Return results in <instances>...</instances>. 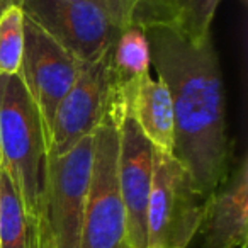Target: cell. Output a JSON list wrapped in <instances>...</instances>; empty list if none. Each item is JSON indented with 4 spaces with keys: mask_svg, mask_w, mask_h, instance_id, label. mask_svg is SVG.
Masks as SVG:
<instances>
[{
    "mask_svg": "<svg viewBox=\"0 0 248 248\" xmlns=\"http://www.w3.org/2000/svg\"><path fill=\"white\" fill-rule=\"evenodd\" d=\"M140 24L148 39L150 65L155 66L172 99L175 124L172 155L207 199L233 167L217 53L211 38L194 43L169 17H150Z\"/></svg>",
    "mask_w": 248,
    "mask_h": 248,
    "instance_id": "cell-1",
    "label": "cell"
},
{
    "mask_svg": "<svg viewBox=\"0 0 248 248\" xmlns=\"http://www.w3.org/2000/svg\"><path fill=\"white\" fill-rule=\"evenodd\" d=\"M24 21L21 5H11L0 14V75H17L21 72Z\"/></svg>",
    "mask_w": 248,
    "mask_h": 248,
    "instance_id": "cell-14",
    "label": "cell"
},
{
    "mask_svg": "<svg viewBox=\"0 0 248 248\" xmlns=\"http://www.w3.org/2000/svg\"><path fill=\"white\" fill-rule=\"evenodd\" d=\"M80 62L75 56L26 17L24 53L19 75L41 114L48 138L56 109L75 82Z\"/></svg>",
    "mask_w": 248,
    "mask_h": 248,
    "instance_id": "cell-8",
    "label": "cell"
},
{
    "mask_svg": "<svg viewBox=\"0 0 248 248\" xmlns=\"http://www.w3.org/2000/svg\"><path fill=\"white\" fill-rule=\"evenodd\" d=\"M206 197L187 169L153 148V182L146 207V248H187L202 221Z\"/></svg>",
    "mask_w": 248,
    "mask_h": 248,
    "instance_id": "cell-5",
    "label": "cell"
},
{
    "mask_svg": "<svg viewBox=\"0 0 248 248\" xmlns=\"http://www.w3.org/2000/svg\"><path fill=\"white\" fill-rule=\"evenodd\" d=\"M0 248H34V231L21 194L0 163Z\"/></svg>",
    "mask_w": 248,
    "mask_h": 248,
    "instance_id": "cell-12",
    "label": "cell"
},
{
    "mask_svg": "<svg viewBox=\"0 0 248 248\" xmlns=\"http://www.w3.org/2000/svg\"><path fill=\"white\" fill-rule=\"evenodd\" d=\"M117 126L102 123L93 133V158L78 248H131L117 182Z\"/></svg>",
    "mask_w": 248,
    "mask_h": 248,
    "instance_id": "cell-6",
    "label": "cell"
},
{
    "mask_svg": "<svg viewBox=\"0 0 248 248\" xmlns=\"http://www.w3.org/2000/svg\"><path fill=\"white\" fill-rule=\"evenodd\" d=\"M110 51L80 63L78 75L55 112L49 133V155H65L83 138L93 135L107 119L112 99Z\"/></svg>",
    "mask_w": 248,
    "mask_h": 248,
    "instance_id": "cell-7",
    "label": "cell"
},
{
    "mask_svg": "<svg viewBox=\"0 0 248 248\" xmlns=\"http://www.w3.org/2000/svg\"><path fill=\"white\" fill-rule=\"evenodd\" d=\"M49 138L21 75H0V163L21 194L34 224L45 190Z\"/></svg>",
    "mask_w": 248,
    "mask_h": 248,
    "instance_id": "cell-2",
    "label": "cell"
},
{
    "mask_svg": "<svg viewBox=\"0 0 248 248\" xmlns=\"http://www.w3.org/2000/svg\"><path fill=\"white\" fill-rule=\"evenodd\" d=\"M221 0H167L170 22L194 43L211 38L209 29Z\"/></svg>",
    "mask_w": 248,
    "mask_h": 248,
    "instance_id": "cell-13",
    "label": "cell"
},
{
    "mask_svg": "<svg viewBox=\"0 0 248 248\" xmlns=\"http://www.w3.org/2000/svg\"><path fill=\"white\" fill-rule=\"evenodd\" d=\"M93 158V135L65 155H48L34 248H78Z\"/></svg>",
    "mask_w": 248,
    "mask_h": 248,
    "instance_id": "cell-4",
    "label": "cell"
},
{
    "mask_svg": "<svg viewBox=\"0 0 248 248\" xmlns=\"http://www.w3.org/2000/svg\"><path fill=\"white\" fill-rule=\"evenodd\" d=\"M11 5H21V0H0V14Z\"/></svg>",
    "mask_w": 248,
    "mask_h": 248,
    "instance_id": "cell-15",
    "label": "cell"
},
{
    "mask_svg": "<svg viewBox=\"0 0 248 248\" xmlns=\"http://www.w3.org/2000/svg\"><path fill=\"white\" fill-rule=\"evenodd\" d=\"M117 182L131 248H146V207L153 182V146L131 116L117 126Z\"/></svg>",
    "mask_w": 248,
    "mask_h": 248,
    "instance_id": "cell-9",
    "label": "cell"
},
{
    "mask_svg": "<svg viewBox=\"0 0 248 248\" xmlns=\"http://www.w3.org/2000/svg\"><path fill=\"white\" fill-rule=\"evenodd\" d=\"M22 12L80 63L100 58L126 26L140 22L145 0H21Z\"/></svg>",
    "mask_w": 248,
    "mask_h": 248,
    "instance_id": "cell-3",
    "label": "cell"
},
{
    "mask_svg": "<svg viewBox=\"0 0 248 248\" xmlns=\"http://www.w3.org/2000/svg\"><path fill=\"white\" fill-rule=\"evenodd\" d=\"M202 248H245L248 236V163L241 158L206 199Z\"/></svg>",
    "mask_w": 248,
    "mask_h": 248,
    "instance_id": "cell-10",
    "label": "cell"
},
{
    "mask_svg": "<svg viewBox=\"0 0 248 248\" xmlns=\"http://www.w3.org/2000/svg\"><path fill=\"white\" fill-rule=\"evenodd\" d=\"M126 114L135 119L153 148L172 155L175 141L173 109L169 89L162 80H153L150 73L143 77L126 99Z\"/></svg>",
    "mask_w": 248,
    "mask_h": 248,
    "instance_id": "cell-11",
    "label": "cell"
}]
</instances>
